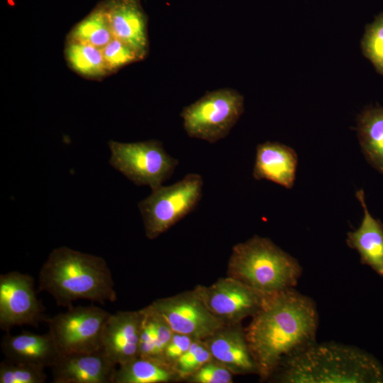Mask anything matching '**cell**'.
Returning <instances> with one entry per match:
<instances>
[{
    "mask_svg": "<svg viewBox=\"0 0 383 383\" xmlns=\"http://www.w3.org/2000/svg\"><path fill=\"white\" fill-rule=\"evenodd\" d=\"M315 302L294 288L267 294L245 329L262 381L270 380L284 362L316 341Z\"/></svg>",
    "mask_w": 383,
    "mask_h": 383,
    "instance_id": "1",
    "label": "cell"
},
{
    "mask_svg": "<svg viewBox=\"0 0 383 383\" xmlns=\"http://www.w3.org/2000/svg\"><path fill=\"white\" fill-rule=\"evenodd\" d=\"M38 291L48 293L57 306L66 308L79 299L101 304L117 300L106 260L66 246L49 254L39 272Z\"/></svg>",
    "mask_w": 383,
    "mask_h": 383,
    "instance_id": "2",
    "label": "cell"
},
{
    "mask_svg": "<svg viewBox=\"0 0 383 383\" xmlns=\"http://www.w3.org/2000/svg\"><path fill=\"white\" fill-rule=\"evenodd\" d=\"M272 379L283 383H382L383 366L357 347L315 343L284 362Z\"/></svg>",
    "mask_w": 383,
    "mask_h": 383,
    "instance_id": "3",
    "label": "cell"
},
{
    "mask_svg": "<svg viewBox=\"0 0 383 383\" xmlns=\"http://www.w3.org/2000/svg\"><path fill=\"white\" fill-rule=\"evenodd\" d=\"M301 273L297 260L259 235L235 245L228 265V277L264 294L294 288Z\"/></svg>",
    "mask_w": 383,
    "mask_h": 383,
    "instance_id": "4",
    "label": "cell"
},
{
    "mask_svg": "<svg viewBox=\"0 0 383 383\" xmlns=\"http://www.w3.org/2000/svg\"><path fill=\"white\" fill-rule=\"evenodd\" d=\"M204 181L191 173L169 186L161 185L138 203L145 235L152 240L191 213L202 196Z\"/></svg>",
    "mask_w": 383,
    "mask_h": 383,
    "instance_id": "5",
    "label": "cell"
},
{
    "mask_svg": "<svg viewBox=\"0 0 383 383\" xmlns=\"http://www.w3.org/2000/svg\"><path fill=\"white\" fill-rule=\"evenodd\" d=\"M243 111V96L235 89L222 88L184 107L180 116L190 138L215 143L229 134Z\"/></svg>",
    "mask_w": 383,
    "mask_h": 383,
    "instance_id": "6",
    "label": "cell"
},
{
    "mask_svg": "<svg viewBox=\"0 0 383 383\" xmlns=\"http://www.w3.org/2000/svg\"><path fill=\"white\" fill-rule=\"evenodd\" d=\"M108 144L110 165L135 185L148 186L151 190L170 178L179 164L157 140L134 143L110 140Z\"/></svg>",
    "mask_w": 383,
    "mask_h": 383,
    "instance_id": "7",
    "label": "cell"
},
{
    "mask_svg": "<svg viewBox=\"0 0 383 383\" xmlns=\"http://www.w3.org/2000/svg\"><path fill=\"white\" fill-rule=\"evenodd\" d=\"M111 313L94 305L67 308L65 312L47 318L60 354L89 353L102 348V336Z\"/></svg>",
    "mask_w": 383,
    "mask_h": 383,
    "instance_id": "8",
    "label": "cell"
},
{
    "mask_svg": "<svg viewBox=\"0 0 383 383\" xmlns=\"http://www.w3.org/2000/svg\"><path fill=\"white\" fill-rule=\"evenodd\" d=\"M194 289L211 313L225 325L241 323L244 318L253 316L267 295L228 276L209 286L197 285Z\"/></svg>",
    "mask_w": 383,
    "mask_h": 383,
    "instance_id": "9",
    "label": "cell"
},
{
    "mask_svg": "<svg viewBox=\"0 0 383 383\" xmlns=\"http://www.w3.org/2000/svg\"><path fill=\"white\" fill-rule=\"evenodd\" d=\"M38 299L33 277L17 271L0 275V328L9 333L14 326L38 327L48 318Z\"/></svg>",
    "mask_w": 383,
    "mask_h": 383,
    "instance_id": "10",
    "label": "cell"
},
{
    "mask_svg": "<svg viewBox=\"0 0 383 383\" xmlns=\"http://www.w3.org/2000/svg\"><path fill=\"white\" fill-rule=\"evenodd\" d=\"M149 306L164 318L173 332L195 340H204L225 326L211 313L194 289L156 299Z\"/></svg>",
    "mask_w": 383,
    "mask_h": 383,
    "instance_id": "11",
    "label": "cell"
},
{
    "mask_svg": "<svg viewBox=\"0 0 383 383\" xmlns=\"http://www.w3.org/2000/svg\"><path fill=\"white\" fill-rule=\"evenodd\" d=\"M144 315L143 309L111 313L103 332L102 349L115 365L129 362L139 356Z\"/></svg>",
    "mask_w": 383,
    "mask_h": 383,
    "instance_id": "12",
    "label": "cell"
},
{
    "mask_svg": "<svg viewBox=\"0 0 383 383\" xmlns=\"http://www.w3.org/2000/svg\"><path fill=\"white\" fill-rule=\"evenodd\" d=\"M53 383H113L116 365L103 349L60 354L51 367Z\"/></svg>",
    "mask_w": 383,
    "mask_h": 383,
    "instance_id": "13",
    "label": "cell"
},
{
    "mask_svg": "<svg viewBox=\"0 0 383 383\" xmlns=\"http://www.w3.org/2000/svg\"><path fill=\"white\" fill-rule=\"evenodd\" d=\"M114 38L131 46L144 60L149 52L148 18L140 0H104Z\"/></svg>",
    "mask_w": 383,
    "mask_h": 383,
    "instance_id": "14",
    "label": "cell"
},
{
    "mask_svg": "<svg viewBox=\"0 0 383 383\" xmlns=\"http://www.w3.org/2000/svg\"><path fill=\"white\" fill-rule=\"evenodd\" d=\"M204 341L212 359L233 374H258L241 323L225 325Z\"/></svg>",
    "mask_w": 383,
    "mask_h": 383,
    "instance_id": "15",
    "label": "cell"
},
{
    "mask_svg": "<svg viewBox=\"0 0 383 383\" xmlns=\"http://www.w3.org/2000/svg\"><path fill=\"white\" fill-rule=\"evenodd\" d=\"M298 156L292 148L278 142L267 141L257 145L252 176L265 179L286 189L293 187Z\"/></svg>",
    "mask_w": 383,
    "mask_h": 383,
    "instance_id": "16",
    "label": "cell"
},
{
    "mask_svg": "<svg viewBox=\"0 0 383 383\" xmlns=\"http://www.w3.org/2000/svg\"><path fill=\"white\" fill-rule=\"evenodd\" d=\"M5 359L12 362L50 367L58 358L60 352L51 335L23 331L12 335L7 333L1 342Z\"/></svg>",
    "mask_w": 383,
    "mask_h": 383,
    "instance_id": "17",
    "label": "cell"
},
{
    "mask_svg": "<svg viewBox=\"0 0 383 383\" xmlns=\"http://www.w3.org/2000/svg\"><path fill=\"white\" fill-rule=\"evenodd\" d=\"M364 216L357 229L347 233L346 243L356 250L363 265L383 277V223L372 216L367 209L363 189L356 192Z\"/></svg>",
    "mask_w": 383,
    "mask_h": 383,
    "instance_id": "18",
    "label": "cell"
},
{
    "mask_svg": "<svg viewBox=\"0 0 383 383\" xmlns=\"http://www.w3.org/2000/svg\"><path fill=\"white\" fill-rule=\"evenodd\" d=\"M181 380L174 367L162 359L140 357L118 365L113 383H167Z\"/></svg>",
    "mask_w": 383,
    "mask_h": 383,
    "instance_id": "19",
    "label": "cell"
},
{
    "mask_svg": "<svg viewBox=\"0 0 383 383\" xmlns=\"http://www.w3.org/2000/svg\"><path fill=\"white\" fill-rule=\"evenodd\" d=\"M359 142L367 162L383 174V107L369 106L357 118Z\"/></svg>",
    "mask_w": 383,
    "mask_h": 383,
    "instance_id": "20",
    "label": "cell"
},
{
    "mask_svg": "<svg viewBox=\"0 0 383 383\" xmlns=\"http://www.w3.org/2000/svg\"><path fill=\"white\" fill-rule=\"evenodd\" d=\"M65 57L70 69L83 77L100 79L111 74L101 49L91 45L67 39Z\"/></svg>",
    "mask_w": 383,
    "mask_h": 383,
    "instance_id": "21",
    "label": "cell"
},
{
    "mask_svg": "<svg viewBox=\"0 0 383 383\" xmlns=\"http://www.w3.org/2000/svg\"><path fill=\"white\" fill-rule=\"evenodd\" d=\"M113 38L104 7L99 2L71 29L67 39L103 48Z\"/></svg>",
    "mask_w": 383,
    "mask_h": 383,
    "instance_id": "22",
    "label": "cell"
},
{
    "mask_svg": "<svg viewBox=\"0 0 383 383\" xmlns=\"http://www.w3.org/2000/svg\"><path fill=\"white\" fill-rule=\"evenodd\" d=\"M360 47L362 55L372 62L376 72L383 75V13L366 25Z\"/></svg>",
    "mask_w": 383,
    "mask_h": 383,
    "instance_id": "23",
    "label": "cell"
},
{
    "mask_svg": "<svg viewBox=\"0 0 383 383\" xmlns=\"http://www.w3.org/2000/svg\"><path fill=\"white\" fill-rule=\"evenodd\" d=\"M45 367L4 360L0 363V383H44Z\"/></svg>",
    "mask_w": 383,
    "mask_h": 383,
    "instance_id": "24",
    "label": "cell"
},
{
    "mask_svg": "<svg viewBox=\"0 0 383 383\" xmlns=\"http://www.w3.org/2000/svg\"><path fill=\"white\" fill-rule=\"evenodd\" d=\"M211 360V354L206 343L202 340H194L189 349L174 363V368L180 379L186 380Z\"/></svg>",
    "mask_w": 383,
    "mask_h": 383,
    "instance_id": "25",
    "label": "cell"
},
{
    "mask_svg": "<svg viewBox=\"0 0 383 383\" xmlns=\"http://www.w3.org/2000/svg\"><path fill=\"white\" fill-rule=\"evenodd\" d=\"M101 51L111 74L126 65L142 60L131 46L114 38L101 48Z\"/></svg>",
    "mask_w": 383,
    "mask_h": 383,
    "instance_id": "26",
    "label": "cell"
},
{
    "mask_svg": "<svg viewBox=\"0 0 383 383\" xmlns=\"http://www.w3.org/2000/svg\"><path fill=\"white\" fill-rule=\"evenodd\" d=\"M233 374L225 366L212 359L186 380L190 383H232Z\"/></svg>",
    "mask_w": 383,
    "mask_h": 383,
    "instance_id": "27",
    "label": "cell"
},
{
    "mask_svg": "<svg viewBox=\"0 0 383 383\" xmlns=\"http://www.w3.org/2000/svg\"><path fill=\"white\" fill-rule=\"evenodd\" d=\"M143 310L145 315L140 337L139 356L155 357L156 338L153 321L148 307Z\"/></svg>",
    "mask_w": 383,
    "mask_h": 383,
    "instance_id": "28",
    "label": "cell"
},
{
    "mask_svg": "<svg viewBox=\"0 0 383 383\" xmlns=\"http://www.w3.org/2000/svg\"><path fill=\"white\" fill-rule=\"evenodd\" d=\"M147 307L152 316L155 328L156 338L155 357L162 359L163 352L174 332L163 317L152 309L149 305Z\"/></svg>",
    "mask_w": 383,
    "mask_h": 383,
    "instance_id": "29",
    "label": "cell"
},
{
    "mask_svg": "<svg viewBox=\"0 0 383 383\" xmlns=\"http://www.w3.org/2000/svg\"><path fill=\"white\" fill-rule=\"evenodd\" d=\"M194 340L188 335L174 332L163 352L162 360L174 367L177 360L189 349Z\"/></svg>",
    "mask_w": 383,
    "mask_h": 383,
    "instance_id": "30",
    "label": "cell"
}]
</instances>
